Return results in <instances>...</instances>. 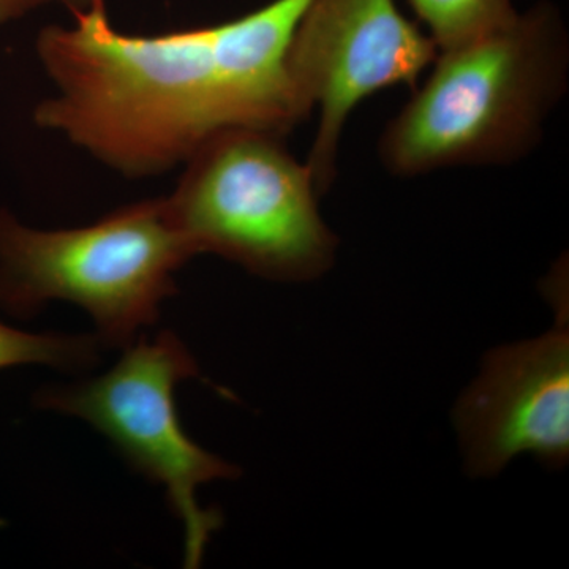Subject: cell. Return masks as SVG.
<instances>
[{
	"label": "cell",
	"instance_id": "1",
	"mask_svg": "<svg viewBox=\"0 0 569 569\" xmlns=\"http://www.w3.org/2000/svg\"><path fill=\"white\" fill-rule=\"evenodd\" d=\"M313 0H271L236 20L157 36L112 26L107 6L41 29L37 58L54 96L33 122L130 179L182 167L236 129L287 137L306 121L288 70Z\"/></svg>",
	"mask_w": 569,
	"mask_h": 569
},
{
	"label": "cell",
	"instance_id": "2",
	"mask_svg": "<svg viewBox=\"0 0 569 569\" xmlns=\"http://www.w3.org/2000/svg\"><path fill=\"white\" fill-rule=\"evenodd\" d=\"M568 73L567 26L550 2L438 51L432 73L381 133L385 170L415 178L518 162L541 141L550 112L567 93Z\"/></svg>",
	"mask_w": 569,
	"mask_h": 569
},
{
	"label": "cell",
	"instance_id": "3",
	"mask_svg": "<svg viewBox=\"0 0 569 569\" xmlns=\"http://www.w3.org/2000/svg\"><path fill=\"white\" fill-rule=\"evenodd\" d=\"M194 254L167 197L114 209L91 224L39 230L0 209V309L31 318L52 301L81 307L107 348L129 347L178 293Z\"/></svg>",
	"mask_w": 569,
	"mask_h": 569
},
{
	"label": "cell",
	"instance_id": "4",
	"mask_svg": "<svg viewBox=\"0 0 569 569\" xmlns=\"http://www.w3.org/2000/svg\"><path fill=\"white\" fill-rule=\"evenodd\" d=\"M280 134L236 129L182 164L168 208L194 257L217 254L272 282H310L336 261L306 163Z\"/></svg>",
	"mask_w": 569,
	"mask_h": 569
},
{
	"label": "cell",
	"instance_id": "5",
	"mask_svg": "<svg viewBox=\"0 0 569 569\" xmlns=\"http://www.w3.org/2000/svg\"><path fill=\"white\" fill-rule=\"evenodd\" d=\"M200 367L174 332L138 337L107 373L74 383L43 387L33 396L41 410L77 417L99 430L142 477L162 486L182 523L183 567L203 563L209 539L222 527L216 509L198 503V489L241 470L206 451L183 432L176 387L200 378Z\"/></svg>",
	"mask_w": 569,
	"mask_h": 569
},
{
	"label": "cell",
	"instance_id": "6",
	"mask_svg": "<svg viewBox=\"0 0 569 569\" xmlns=\"http://www.w3.org/2000/svg\"><path fill=\"white\" fill-rule=\"evenodd\" d=\"M437 44L396 0H313L296 28L288 70L306 110L320 119L307 168L320 197L337 178L340 138L351 112L391 86L418 88Z\"/></svg>",
	"mask_w": 569,
	"mask_h": 569
},
{
	"label": "cell",
	"instance_id": "7",
	"mask_svg": "<svg viewBox=\"0 0 569 569\" xmlns=\"http://www.w3.org/2000/svg\"><path fill=\"white\" fill-rule=\"evenodd\" d=\"M567 263L546 280L557 323L546 335L490 350L455 407L468 473L490 478L530 455L550 468L569 459Z\"/></svg>",
	"mask_w": 569,
	"mask_h": 569
},
{
	"label": "cell",
	"instance_id": "8",
	"mask_svg": "<svg viewBox=\"0 0 569 569\" xmlns=\"http://www.w3.org/2000/svg\"><path fill=\"white\" fill-rule=\"evenodd\" d=\"M103 343L93 335H36L0 321V370L48 366L67 372H88L102 361Z\"/></svg>",
	"mask_w": 569,
	"mask_h": 569
},
{
	"label": "cell",
	"instance_id": "9",
	"mask_svg": "<svg viewBox=\"0 0 569 569\" xmlns=\"http://www.w3.org/2000/svg\"><path fill=\"white\" fill-rule=\"evenodd\" d=\"M438 51L496 31L516 17L512 0H408Z\"/></svg>",
	"mask_w": 569,
	"mask_h": 569
},
{
	"label": "cell",
	"instance_id": "10",
	"mask_svg": "<svg viewBox=\"0 0 569 569\" xmlns=\"http://www.w3.org/2000/svg\"><path fill=\"white\" fill-rule=\"evenodd\" d=\"M47 6H62L70 13L88 11L104 6V0H0V24L21 20L32 11Z\"/></svg>",
	"mask_w": 569,
	"mask_h": 569
}]
</instances>
